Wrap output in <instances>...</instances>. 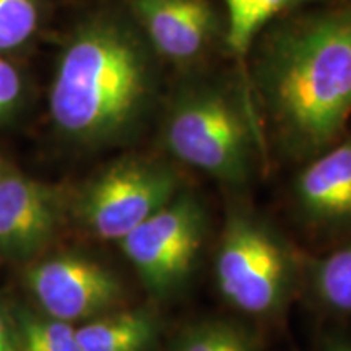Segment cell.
<instances>
[{"label": "cell", "mask_w": 351, "mask_h": 351, "mask_svg": "<svg viewBox=\"0 0 351 351\" xmlns=\"http://www.w3.org/2000/svg\"><path fill=\"white\" fill-rule=\"evenodd\" d=\"M158 333L152 311L130 309L103 314L77 328L82 351H147Z\"/></svg>", "instance_id": "11"}, {"label": "cell", "mask_w": 351, "mask_h": 351, "mask_svg": "<svg viewBox=\"0 0 351 351\" xmlns=\"http://www.w3.org/2000/svg\"><path fill=\"white\" fill-rule=\"evenodd\" d=\"M205 231L204 205L181 191L119 243L145 288L161 298L173 295L191 275Z\"/></svg>", "instance_id": "6"}, {"label": "cell", "mask_w": 351, "mask_h": 351, "mask_svg": "<svg viewBox=\"0 0 351 351\" xmlns=\"http://www.w3.org/2000/svg\"><path fill=\"white\" fill-rule=\"evenodd\" d=\"M60 219L59 195L46 184L7 169L0 179V254L26 258L49 243Z\"/></svg>", "instance_id": "9"}, {"label": "cell", "mask_w": 351, "mask_h": 351, "mask_svg": "<svg viewBox=\"0 0 351 351\" xmlns=\"http://www.w3.org/2000/svg\"><path fill=\"white\" fill-rule=\"evenodd\" d=\"M330 351H351V346H348V345H335V346H332Z\"/></svg>", "instance_id": "19"}, {"label": "cell", "mask_w": 351, "mask_h": 351, "mask_svg": "<svg viewBox=\"0 0 351 351\" xmlns=\"http://www.w3.org/2000/svg\"><path fill=\"white\" fill-rule=\"evenodd\" d=\"M129 5L150 49L181 67L199 62L218 34L210 0H129Z\"/></svg>", "instance_id": "8"}, {"label": "cell", "mask_w": 351, "mask_h": 351, "mask_svg": "<svg viewBox=\"0 0 351 351\" xmlns=\"http://www.w3.org/2000/svg\"><path fill=\"white\" fill-rule=\"evenodd\" d=\"M245 101L212 83L182 86L166 112V150L213 179L243 186L254 168L257 135Z\"/></svg>", "instance_id": "3"}, {"label": "cell", "mask_w": 351, "mask_h": 351, "mask_svg": "<svg viewBox=\"0 0 351 351\" xmlns=\"http://www.w3.org/2000/svg\"><path fill=\"white\" fill-rule=\"evenodd\" d=\"M215 276L225 300L251 315L274 314L291 287V258L265 223L232 212L219 239Z\"/></svg>", "instance_id": "4"}, {"label": "cell", "mask_w": 351, "mask_h": 351, "mask_svg": "<svg viewBox=\"0 0 351 351\" xmlns=\"http://www.w3.org/2000/svg\"><path fill=\"white\" fill-rule=\"evenodd\" d=\"M179 192V176L169 165L127 158L101 171L83 187L75 213L96 238L121 241Z\"/></svg>", "instance_id": "5"}, {"label": "cell", "mask_w": 351, "mask_h": 351, "mask_svg": "<svg viewBox=\"0 0 351 351\" xmlns=\"http://www.w3.org/2000/svg\"><path fill=\"white\" fill-rule=\"evenodd\" d=\"M12 322L19 351H82L77 328L64 320L19 309Z\"/></svg>", "instance_id": "12"}, {"label": "cell", "mask_w": 351, "mask_h": 351, "mask_svg": "<svg viewBox=\"0 0 351 351\" xmlns=\"http://www.w3.org/2000/svg\"><path fill=\"white\" fill-rule=\"evenodd\" d=\"M26 285L44 314L73 324L114 309L124 287L114 271L75 254L39 262L26 271Z\"/></svg>", "instance_id": "7"}, {"label": "cell", "mask_w": 351, "mask_h": 351, "mask_svg": "<svg viewBox=\"0 0 351 351\" xmlns=\"http://www.w3.org/2000/svg\"><path fill=\"white\" fill-rule=\"evenodd\" d=\"M125 23H83L60 56L51 86V117L65 137L106 143L134 129L156 90L152 49Z\"/></svg>", "instance_id": "2"}, {"label": "cell", "mask_w": 351, "mask_h": 351, "mask_svg": "<svg viewBox=\"0 0 351 351\" xmlns=\"http://www.w3.org/2000/svg\"><path fill=\"white\" fill-rule=\"evenodd\" d=\"M256 83L289 152L327 150L351 119V2L271 32L258 51Z\"/></svg>", "instance_id": "1"}, {"label": "cell", "mask_w": 351, "mask_h": 351, "mask_svg": "<svg viewBox=\"0 0 351 351\" xmlns=\"http://www.w3.org/2000/svg\"><path fill=\"white\" fill-rule=\"evenodd\" d=\"M169 351H257L251 333L238 324L207 319L179 332Z\"/></svg>", "instance_id": "13"}, {"label": "cell", "mask_w": 351, "mask_h": 351, "mask_svg": "<svg viewBox=\"0 0 351 351\" xmlns=\"http://www.w3.org/2000/svg\"><path fill=\"white\" fill-rule=\"evenodd\" d=\"M5 171H7V168H5V165H3V161L0 160V179H2V176L5 174Z\"/></svg>", "instance_id": "20"}, {"label": "cell", "mask_w": 351, "mask_h": 351, "mask_svg": "<svg viewBox=\"0 0 351 351\" xmlns=\"http://www.w3.org/2000/svg\"><path fill=\"white\" fill-rule=\"evenodd\" d=\"M0 351H19L13 322H10L2 309H0Z\"/></svg>", "instance_id": "18"}, {"label": "cell", "mask_w": 351, "mask_h": 351, "mask_svg": "<svg viewBox=\"0 0 351 351\" xmlns=\"http://www.w3.org/2000/svg\"><path fill=\"white\" fill-rule=\"evenodd\" d=\"M226 8V46L238 62H244L247 47L244 44V29L257 0H223Z\"/></svg>", "instance_id": "16"}, {"label": "cell", "mask_w": 351, "mask_h": 351, "mask_svg": "<svg viewBox=\"0 0 351 351\" xmlns=\"http://www.w3.org/2000/svg\"><path fill=\"white\" fill-rule=\"evenodd\" d=\"M39 21L38 0H0V52L32 39Z\"/></svg>", "instance_id": "15"}, {"label": "cell", "mask_w": 351, "mask_h": 351, "mask_svg": "<svg viewBox=\"0 0 351 351\" xmlns=\"http://www.w3.org/2000/svg\"><path fill=\"white\" fill-rule=\"evenodd\" d=\"M21 91V78L15 67L0 57V119L19 106Z\"/></svg>", "instance_id": "17"}, {"label": "cell", "mask_w": 351, "mask_h": 351, "mask_svg": "<svg viewBox=\"0 0 351 351\" xmlns=\"http://www.w3.org/2000/svg\"><path fill=\"white\" fill-rule=\"evenodd\" d=\"M295 195L311 221L333 226L351 223V138L324 150L301 171Z\"/></svg>", "instance_id": "10"}, {"label": "cell", "mask_w": 351, "mask_h": 351, "mask_svg": "<svg viewBox=\"0 0 351 351\" xmlns=\"http://www.w3.org/2000/svg\"><path fill=\"white\" fill-rule=\"evenodd\" d=\"M313 276L315 293L324 304L351 313V243L322 258Z\"/></svg>", "instance_id": "14"}]
</instances>
